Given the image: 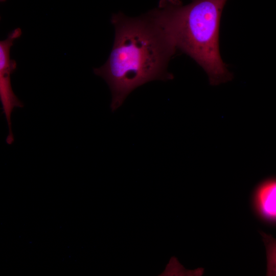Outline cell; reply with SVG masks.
<instances>
[{"label":"cell","mask_w":276,"mask_h":276,"mask_svg":"<svg viewBox=\"0 0 276 276\" xmlns=\"http://www.w3.org/2000/svg\"><path fill=\"white\" fill-rule=\"evenodd\" d=\"M111 22L115 28L111 53L106 62L93 71L108 85L114 111L137 87L153 80L172 79L168 65L177 49L156 9L135 17L119 12L112 14Z\"/></svg>","instance_id":"cell-1"},{"label":"cell","mask_w":276,"mask_h":276,"mask_svg":"<svg viewBox=\"0 0 276 276\" xmlns=\"http://www.w3.org/2000/svg\"><path fill=\"white\" fill-rule=\"evenodd\" d=\"M227 1L192 0L183 5L180 0H160L157 7L177 50L204 70L212 85L233 78L219 46L221 17Z\"/></svg>","instance_id":"cell-2"},{"label":"cell","mask_w":276,"mask_h":276,"mask_svg":"<svg viewBox=\"0 0 276 276\" xmlns=\"http://www.w3.org/2000/svg\"><path fill=\"white\" fill-rule=\"evenodd\" d=\"M21 30L16 28L11 31L6 39L0 41V98L3 112L5 114L9 128L7 143L11 144L14 137L11 129V113L15 107H22L23 103L17 98L12 90L11 74L16 67L15 60L10 58V49L13 41L20 36Z\"/></svg>","instance_id":"cell-3"},{"label":"cell","mask_w":276,"mask_h":276,"mask_svg":"<svg viewBox=\"0 0 276 276\" xmlns=\"http://www.w3.org/2000/svg\"><path fill=\"white\" fill-rule=\"evenodd\" d=\"M252 200L255 210L261 218L276 222V179L260 184L255 191Z\"/></svg>","instance_id":"cell-4"},{"label":"cell","mask_w":276,"mask_h":276,"mask_svg":"<svg viewBox=\"0 0 276 276\" xmlns=\"http://www.w3.org/2000/svg\"><path fill=\"white\" fill-rule=\"evenodd\" d=\"M267 257V275L276 276V239L271 235L261 233Z\"/></svg>","instance_id":"cell-5"},{"label":"cell","mask_w":276,"mask_h":276,"mask_svg":"<svg viewBox=\"0 0 276 276\" xmlns=\"http://www.w3.org/2000/svg\"><path fill=\"white\" fill-rule=\"evenodd\" d=\"M182 267L180 265L177 259L174 257H171L166 266L163 271L160 273V275L162 276H172L178 275L182 274L180 272L179 269Z\"/></svg>","instance_id":"cell-6"},{"label":"cell","mask_w":276,"mask_h":276,"mask_svg":"<svg viewBox=\"0 0 276 276\" xmlns=\"http://www.w3.org/2000/svg\"><path fill=\"white\" fill-rule=\"evenodd\" d=\"M1 1H3L4 0H1Z\"/></svg>","instance_id":"cell-7"}]
</instances>
